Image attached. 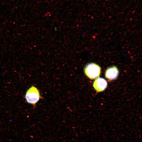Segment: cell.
I'll list each match as a JSON object with an SVG mask.
<instances>
[{
    "label": "cell",
    "instance_id": "1",
    "mask_svg": "<svg viewBox=\"0 0 142 142\" xmlns=\"http://www.w3.org/2000/svg\"><path fill=\"white\" fill-rule=\"evenodd\" d=\"M24 98L26 102L33 105L34 108L39 100L43 98L40 95L39 90L33 85L27 90Z\"/></svg>",
    "mask_w": 142,
    "mask_h": 142
},
{
    "label": "cell",
    "instance_id": "2",
    "mask_svg": "<svg viewBox=\"0 0 142 142\" xmlns=\"http://www.w3.org/2000/svg\"><path fill=\"white\" fill-rule=\"evenodd\" d=\"M101 71L100 67L94 63L87 64L84 68V72L85 75L92 80L98 78L100 75Z\"/></svg>",
    "mask_w": 142,
    "mask_h": 142
},
{
    "label": "cell",
    "instance_id": "3",
    "mask_svg": "<svg viewBox=\"0 0 142 142\" xmlns=\"http://www.w3.org/2000/svg\"><path fill=\"white\" fill-rule=\"evenodd\" d=\"M107 83L106 80L102 78H97L93 82L94 88L97 92L103 91L106 88Z\"/></svg>",
    "mask_w": 142,
    "mask_h": 142
},
{
    "label": "cell",
    "instance_id": "4",
    "mask_svg": "<svg viewBox=\"0 0 142 142\" xmlns=\"http://www.w3.org/2000/svg\"><path fill=\"white\" fill-rule=\"evenodd\" d=\"M119 74V71L117 68L113 66L108 68L105 73V77L109 80H115Z\"/></svg>",
    "mask_w": 142,
    "mask_h": 142
}]
</instances>
